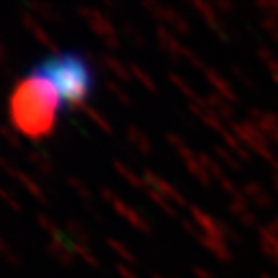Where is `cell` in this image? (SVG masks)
<instances>
[{
	"label": "cell",
	"instance_id": "cell-1",
	"mask_svg": "<svg viewBox=\"0 0 278 278\" xmlns=\"http://www.w3.org/2000/svg\"><path fill=\"white\" fill-rule=\"evenodd\" d=\"M62 97L53 81L37 68L23 75L12 89L8 101V124L20 135L43 141L56 128Z\"/></svg>",
	"mask_w": 278,
	"mask_h": 278
},
{
	"label": "cell",
	"instance_id": "cell-2",
	"mask_svg": "<svg viewBox=\"0 0 278 278\" xmlns=\"http://www.w3.org/2000/svg\"><path fill=\"white\" fill-rule=\"evenodd\" d=\"M37 70L56 85L70 110H79L83 105H87L93 85V72L81 54L60 53L41 60Z\"/></svg>",
	"mask_w": 278,
	"mask_h": 278
},
{
	"label": "cell",
	"instance_id": "cell-3",
	"mask_svg": "<svg viewBox=\"0 0 278 278\" xmlns=\"http://www.w3.org/2000/svg\"><path fill=\"white\" fill-rule=\"evenodd\" d=\"M228 128L232 129V133L244 143V147L249 153L259 155L274 170V174H278V155L270 149V139L257 128L251 120H242V122L234 120L228 124Z\"/></svg>",
	"mask_w": 278,
	"mask_h": 278
},
{
	"label": "cell",
	"instance_id": "cell-4",
	"mask_svg": "<svg viewBox=\"0 0 278 278\" xmlns=\"http://www.w3.org/2000/svg\"><path fill=\"white\" fill-rule=\"evenodd\" d=\"M77 16L89 25V29L103 41V44L107 47L108 51H118L120 49V39H118L116 27L107 18V14H103L97 8H91V6H79L77 8Z\"/></svg>",
	"mask_w": 278,
	"mask_h": 278
},
{
	"label": "cell",
	"instance_id": "cell-5",
	"mask_svg": "<svg viewBox=\"0 0 278 278\" xmlns=\"http://www.w3.org/2000/svg\"><path fill=\"white\" fill-rule=\"evenodd\" d=\"M190 216H192L193 222L199 226V230H201L203 236H209V238H214V240H222V242H228V244L230 242H240V236L236 234V230L232 226H228L220 218L209 214L203 209L192 205L190 207Z\"/></svg>",
	"mask_w": 278,
	"mask_h": 278
},
{
	"label": "cell",
	"instance_id": "cell-6",
	"mask_svg": "<svg viewBox=\"0 0 278 278\" xmlns=\"http://www.w3.org/2000/svg\"><path fill=\"white\" fill-rule=\"evenodd\" d=\"M157 41H159V47H161L164 53L168 54V58L172 60H186V62H192L195 58V53H192L188 47H183L176 33L172 31L170 27L166 25H157Z\"/></svg>",
	"mask_w": 278,
	"mask_h": 278
},
{
	"label": "cell",
	"instance_id": "cell-7",
	"mask_svg": "<svg viewBox=\"0 0 278 278\" xmlns=\"http://www.w3.org/2000/svg\"><path fill=\"white\" fill-rule=\"evenodd\" d=\"M192 6H193V10L203 18L205 23L209 25V29H211L220 41H228V39H230L224 20H222V16L216 12L213 2H207V0H193Z\"/></svg>",
	"mask_w": 278,
	"mask_h": 278
},
{
	"label": "cell",
	"instance_id": "cell-8",
	"mask_svg": "<svg viewBox=\"0 0 278 278\" xmlns=\"http://www.w3.org/2000/svg\"><path fill=\"white\" fill-rule=\"evenodd\" d=\"M143 178H145V182H147V186H151L153 190H157L159 193H162L168 201H172V203L176 205V207H192V205L188 203V199L183 197L182 193L178 192L172 183H168L162 176H159L157 172H153L151 168H145L143 170Z\"/></svg>",
	"mask_w": 278,
	"mask_h": 278
},
{
	"label": "cell",
	"instance_id": "cell-9",
	"mask_svg": "<svg viewBox=\"0 0 278 278\" xmlns=\"http://www.w3.org/2000/svg\"><path fill=\"white\" fill-rule=\"evenodd\" d=\"M0 164H2L4 172L10 176L12 180H16V182L20 183V186H22V188L27 193H31V195L35 197V199H37V201H39V203H43V205L49 203V199H47V193L43 192V188L35 182L29 174H25V172L18 170V168H16V166H12L10 162L6 161V159H2V161H0Z\"/></svg>",
	"mask_w": 278,
	"mask_h": 278
},
{
	"label": "cell",
	"instance_id": "cell-10",
	"mask_svg": "<svg viewBox=\"0 0 278 278\" xmlns=\"http://www.w3.org/2000/svg\"><path fill=\"white\" fill-rule=\"evenodd\" d=\"M22 25L25 27V31L31 33L33 37H35L39 43L43 44L47 51H51V53H53V56L60 54V49H58L56 41H54L49 33L44 31V27L41 25V23H39V20H37V18H33L29 12H23V14H22Z\"/></svg>",
	"mask_w": 278,
	"mask_h": 278
},
{
	"label": "cell",
	"instance_id": "cell-11",
	"mask_svg": "<svg viewBox=\"0 0 278 278\" xmlns=\"http://www.w3.org/2000/svg\"><path fill=\"white\" fill-rule=\"evenodd\" d=\"M203 77L207 79V83L213 87V93H216V95L224 97L226 101H230L232 105H236L240 99H238V95H236L234 87H232V83L226 79L224 75H220L216 70H213V68H205L203 70Z\"/></svg>",
	"mask_w": 278,
	"mask_h": 278
},
{
	"label": "cell",
	"instance_id": "cell-12",
	"mask_svg": "<svg viewBox=\"0 0 278 278\" xmlns=\"http://www.w3.org/2000/svg\"><path fill=\"white\" fill-rule=\"evenodd\" d=\"M112 209H114V213H116L118 216H122V218H124L131 228H135L137 232H141V234H151L149 222H147V220H145V218H143L133 207H129L126 201H122L120 197L112 203Z\"/></svg>",
	"mask_w": 278,
	"mask_h": 278
},
{
	"label": "cell",
	"instance_id": "cell-13",
	"mask_svg": "<svg viewBox=\"0 0 278 278\" xmlns=\"http://www.w3.org/2000/svg\"><path fill=\"white\" fill-rule=\"evenodd\" d=\"M228 211H230V214H232L234 218H238L242 224L249 226V228H255L257 226V214L253 213V209H251V205H249V201H247V197L244 193L234 197V199H230Z\"/></svg>",
	"mask_w": 278,
	"mask_h": 278
},
{
	"label": "cell",
	"instance_id": "cell-14",
	"mask_svg": "<svg viewBox=\"0 0 278 278\" xmlns=\"http://www.w3.org/2000/svg\"><path fill=\"white\" fill-rule=\"evenodd\" d=\"M242 193L246 195L249 203L257 205V207H261V209H272V205H274L272 195H270L261 183L255 182V180H247V182H244Z\"/></svg>",
	"mask_w": 278,
	"mask_h": 278
},
{
	"label": "cell",
	"instance_id": "cell-15",
	"mask_svg": "<svg viewBox=\"0 0 278 278\" xmlns=\"http://www.w3.org/2000/svg\"><path fill=\"white\" fill-rule=\"evenodd\" d=\"M47 253L53 257L58 265L66 268H72L75 263V255L72 253L70 244H66V240H49L47 242Z\"/></svg>",
	"mask_w": 278,
	"mask_h": 278
},
{
	"label": "cell",
	"instance_id": "cell-16",
	"mask_svg": "<svg viewBox=\"0 0 278 278\" xmlns=\"http://www.w3.org/2000/svg\"><path fill=\"white\" fill-rule=\"evenodd\" d=\"M259 247L274 265H278V232L270 224L259 226Z\"/></svg>",
	"mask_w": 278,
	"mask_h": 278
},
{
	"label": "cell",
	"instance_id": "cell-17",
	"mask_svg": "<svg viewBox=\"0 0 278 278\" xmlns=\"http://www.w3.org/2000/svg\"><path fill=\"white\" fill-rule=\"evenodd\" d=\"M249 120H251L268 139H270V135L274 133V129L278 128V116L274 112L267 110V108L253 107L249 110Z\"/></svg>",
	"mask_w": 278,
	"mask_h": 278
},
{
	"label": "cell",
	"instance_id": "cell-18",
	"mask_svg": "<svg viewBox=\"0 0 278 278\" xmlns=\"http://www.w3.org/2000/svg\"><path fill=\"white\" fill-rule=\"evenodd\" d=\"M203 249H207L211 255L220 261V263H230L234 259V253H232V247L228 246V242H222V240H214V238H209V236H203L197 240Z\"/></svg>",
	"mask_w": 278,
	"mask_h": 278
},
{
	"label": "cell",
	"instance_id": "cell-19",
	"mask_svg": "<svg viewBox=\"0 0 278 278\" xmlns=\"http://www.w3.org/2000/svg\"><path fill=\"white\" fill-rule=\"evenodd\" d=\"M99 60H101V66L110 72V74L116 77L118 81H122V83H128L131 81L133 77H131V70H129V64L126 62H122L120 58H116L114 54H103V56H99Z\"/></svg>",
	"mask_w": 278,
	"mask_h": 278
},
{
	"label": "cell",
	"instance_id": "cell-20",
	"mask_svg": "<svg viewBox=\"0 0 278 278\" xmlns=\"http://www.w3.org/2000/svg\"><path fill=\"white\" fill-rule=\"evenodd\" d=\"M190 112L199 118L207 128H211L213 131H218L220 135H222L226 129H228L224 126V122L216 116L211 108L207 107V99H205V103H201V105H190Z\"/></svg>",
	"mask_w": 278,
	"mask_h": 278
},
{
	"label": "cell",
	"instance_id": "cell-21",
	"mask_svg": "<svg viewBox=\"0 0 278 278\" xmlns=\"http://www.w3.org/2000/svg\"><path fill=\"white\" fill-rule=\"evenodd\" d=\"M25 12H29L33 18L37 20H47L51 23H62V16L54 10V6L47 4V2H37V0H25L23 2Z\"/></svg>",
	"mask_w": 278,
	"mask_h": 278
},
{
	"label": "cell",
	"instance_id": "cell-22",
	"mask_svg": "<svg viewBox=\"0 0 278 278\" xmlns=\"http://www.w3.org/2000/svg\"><path fill=\"white\" fill-rule=\"evenodd\" d=\"M205 99H207V107L211 108L224 124L226 122H228V124L234 122V107H232L230 101H226L224 97L216 95V93H209Z\"/></svg>",
	"mask_w": 278,
	"mask_h": 278
},
{
	"label": "cell",
	"instance_id": "cell-23",
	"mask_svg": "<svg viewBox=\"0 0 278 278\" xmlns=\"http://www.w3.org/2000/svg\"><path fill=\"white\" fill-rule=\"evenodd\" d=\"M126 137H128L129 143H131V145H133L143 157H149L151 151H153V143H151L149 135L139 128V126L129 124L128 128H126Z\"/></svg>",
	"mask_w": 278,
	"mask_h": 278
},
{
	"label": "cell",
	"instance_id": "cell-24",
	"mask_svg": "<svg viewBox=\"0 0 278 278\" xmlns=\"http://www.w3.org/2000/svg\"><path fill=\"white\" fill-rule=\"evenodd\" d=\"M166 77H168V81H170L172 85L176 87V89L190 101V105H201V103H205V97L199 95V93L190 85V81H188L186 77H182V75L176 74V72H168Z\"/></svg>",
	"mask_w": 278,
	"mask_h": 278
},
{
	"label": "cell",
	"instance_id": "cell-25",
	"mask_svg": "<svg viewBox=\"0 0 278 278\" xmlns=\"http://www.w3.org/2000/svg\"><path fill=\"white\" fill-rule=\"evenodd\" d=\"M27 161L31 164L35 170L39 172L41 176H47V178H51L54 174V162L51 159V155L49 153H44L41 149H33L27 153Z\"/></svg>",
	"mask_w": 278,
	"mask_h": 278
},
{
	"label": "cell",
	"instance_id": "cell-26",
	"mask_svg": "<svg viewBox=\"0 0 278 278\" xmlns=\"http://www.w3.org/2000/svg\"><path fill=\"white\" fill-rule=\"evenodd\" d=\"M112 168L116 170V174L124 180L126 183H129L133 190H143L145 192V188H147V182H145V178H143V174H135V172L129 168L128 164H124L122 161H118L114 159L112 161Z\"/></svg>",
	"mask_w": 278,
	"mask_h": 278
},
{
	"label": "cell",
	"instance_id": "cell-27",
	"mask_svg": "<svg viewBox=\"0 0 278 278\" xmlns=\"http://www.w3.org/2000/svg\"><path fill=\"white\" fill-rule=\"evenodd\" d=\"M66 234L70 236L72 242H75V244H83V246H91L93 244L91 232L79 220H75V218H68L66 220Z\"/></svg>",
	"mask_w": 278,
	"mask_h": 278
},
{
	"label": "cell",
	"instance_id": "cell-28",
	"mask_svg": "<svg viewBox=\"0 0 278 278\" xmlns=\"http://www.w3.org/2000/svg\"><path fill=\"white\" fill-rule=\"evenodd\" d=\"M129 70H131V77H133L145 91H149L151 95H157V93H159V85H157L155 77H151V74H147L137 62H129Z\"/></svg>",
	"mask_w": 278,
	"mask_h": 278
},
{
	"label": "cell",
	"instance_id": "cell-29",
	"mask_svg": "<svg viewBox=\"0 0 278 278\" xmlns=\"http://www.w3.org/2000/svg\"><path fill=\"white\" fill-rule=\"evenodd\" d=\"M197 159L201 162V166H203L207 174L211 176V180H216V182H220L222 178H226L224 170H222V164L216 161V157L213 155H209V153H197Z\"/></svg>",
	"mask_w": 278,
	"mask_h": 278
},
{
	"label": "cell",
	"instance_id": "cell-30",
	"mask_svg": "<svg viewBox=\"0 0 278 278\" xmlns=\"http://www.w3.org/2000/svg\"><path fill=\"white\" fill-rule=\"evenodd\" d=\"M220 137L224 139V147H228V149L232 151V153H234L240 161H242V162H249V161H251V155H249V151H247L246 147H244V143H242V141H240V139H238L234 133H232V129L228 128L224 133L220 135Z\"/></svg>",
	"mask_w": 278,
	"mask_h": 278
},
{
	"label": "cell",
	"instance_id": "cell-31",
	"mask_svg": "<svg viewBox=\"0 0 278 278\" xmlns=\"http://www.w3.org/2000/svg\"><path fill=\"white\" fill-rule=\"evenodd\" d=\"M145 193H147V197H149L151 201H153V203L161 209L162 213L168 214L170 218H178V207L172 203V201H168V199H166L162 193H159L157 190H153L151 186H147V188H145Z\"/></svg>",
	"mask_w": 278,
	"mask_h": 278
},
{
	"label": "cell",
	"instance_id": "cell-32",
	"mask_svg": "<svg viewBox=\"0 0 278 278\" xmlns=\"http://www.w3.org/2000/svg\"><path fill=\"white\" fill-rule=\"evenodd\" d=\"M79 110H81V112H83V114L95 124L97 128L101 129V131H105V133H108V135H114V128H112V124H110V122H108L107 118L103 116L97 108H93L91 105H83Z\"/></svg>",
	"mask_w": 278,
	"mask_h": 278
},
{
	"label": "cell",
	"instance_id": "cell-33",
	"mask_svg": "<svg viewBox=\"0 0 278 278\" xmlns=\"http://www.w3.org/2000/svg\"><path fill=\"white\" fill-rule=\"evenodd\" d=\"M213 153L216 155L218 162L226 164L228 168H232L234 172H242V168H244V166H242V161H240V159H238L228 147H224V145H214Z\"/></svg>",
	"mask_w": 278,
	"mask_h": 278
},
{
	"label": "cell",
	"instance_id": "cell-34",
	"mask_svg": "<svg viewBox=\"0 0 278 278\" xmlns=\"http://www.w3.org/2000/svg\"><path fill=\"white\" fill-rule=\"evenodd\" d=\"M70 247H72V253H74L77 259H81L87 267H91V268L101 267V263H99L97 255L93 253V247L91 246H83V244H75V242H72Z\"/></svg>",
	"mask_w": 278,
	"mask_h": 278
},
{
	"label": "cell",
	"instance_id": "cell-35",
	"mask_svg": "<svg viewBox=\"0 0 278 278\" xmlns=\"http://www.w3.org/2000/svg\"><path fill=\"white\" fill-rule=\"evenodd\" d=\"M183 164H186V170L190 172V174H192L193 178L201 183L203 188H211L213 180H211V176L207 174V170H205L203 166H201V162H199V159H197V157H195V159H192V161L183 162Z\"/></svg>",
	"mask_w": 278,
	"mask_h": 278
},
{
	"label": "cell",
	"instance_id": "cell-36",
	"mask_svg": "<svg viewBox=\"0 0 278 278\" xmlns=\"http://www.w3.org/2000/svg\"><path fill=\"white\" fill-rule=\"evenodd\" d=\"M107 246L122 259L124 265H137V257L129 251L128 246H124L122 242H118L116 238H107Z\"/></svg>",
	"mask_w": 278,
	"mask_h": 278
},
{
	"label": "cell",
	"instance_id": "cell-37",
	"mask_svg": "<svg viewBox=\"0 0 278 278\" xmlns=\"http://www.w3.org/2000/svg\"><path fill=\"white\" fill-rule=\"evenodd\" d=\"M66 186H68L83 203H89V201L93 199V192L89 190V186H87L83 180H79V178H75V176H68V178H66Z\"/></svg>",
	"mask_w": 278,
	"mask_h": 278
},
{
	"label": "cell",
	"instance_id": "cell-38",
	"mask_svg": "<svg viewBox=\"0 0 278 278\" xmlns=\"http://www.w3.org/2000/svg\"><path fill=\"white\" fill-rule=\"evenodd\" d=\"M37 222H39V226L43 228V232L51 240H62L64 238L66 232H62L58 226H56V222H54L51 216H47L44 213H37Z\"/></svg>",
	"mask_w": 278,
	"mask_h": 278
},
{
	"label": "cell",
	"instance_id": "cell-39",
	"mask_svg": "<svg viewBox=\"0 0 278 278\" xmlns=\"http://www.w3.org/2000/svg\"><path fill=\"white\" fill-rule=\"evenodd\" d=\"M166 27H170L176 35H190V31H192V25H190V22L183 18L180 12H176V10H174V14H172L170 22H168Z\"/></svg>",
	"mask_w": 278,
	"mask_h": 278
},
{
	"label": "cell",
	"instance_id": "cell-40",
	"mask_svg": "<svg viewBox=\"0 0 278 278\" xmlns=\"http://www.w3.org/2000/svg\"><path fill=\"white\" fill-rule=\"evenodd\" d=\"M124 33H126V37H128L131 43L135 44L137 49H145V44H147V39H145V35L139 31L137 27L133 25V23L126 22L124 23Z\"/></svg>",
	"mask_w": 278,
	"mask_h": 278
},
{
	"label": "cell",
	"instance_id": "cell-41",
	"mask_svg": "<svg viewBox=\"0 0 278 278\" xmlns=\"http://www.w3.org/2000/svg\"><path fill=\"white\" fill-rule=\"evenodd\" d=\"M105 85H107V89L112 93V97H114L116 101H120L124 107H131V99H129V95L124 91V87L118 85L114 79H107V81H105Z\"/></svg>",
	"mask_w": 278,
	"mask_h": 278
},
{
	"label": "cell",
	"instance_id": "cell-42",
	"mask_svg": "<svg viewBox=\"0 0 278 278\" xmlns=\"http://www.w3.org/2000/svg\"><path fill=\"white\" fill-rule=\"evenodd\" d=\"M255 8L263 12V18H270L278 22V0H257Z\"/></svg>",
	"mask_w": 278,
	"mask_h": 278
},
{
	"label": "cell",
	"instance_id": "cell-43",
	"mask_svg": "<svg viewBox=\"0 0 278 278\" xmlns=\"http://www.w3.org/2000/svg\"><path fill=\"white\" fill-rule=\"evenodd\" d=\"M0 253L6 259V263L12 265V267H20V265H22V259L18 255V251H16L6 240H0Z\"/></svg>",
	"mask_w": 278,
	"mask_h": 278
},
{
	"label": "cell",
	"instance_id": "cell-44",
	"mask_svg": "<svg viewBox=\"0 0 278 278\" xmlns=\"http://www.w3.org/2000/svg\"><path fill=\"white\" fill-rule=\"evenodd\" d=\"M2 137L6 139V143L10 145L12 149H16V151L22 149V139H20L18 131L12 128L10 124H4V126H2Z\"/></svg>",
	"mask_w": 278,
	"mask_h": 278
},
{
	"label": "cell",
	"instance_id": "cell-45",
	"mask_svg": "<svg viewBox=\"0 0 278 278\" xmlns=\"http://www.w3.org/2000/svg\"><path fill=\"white\" fill-rule=\"evenodd\" d=\"M214 8H216V12L224 18V16H230L232 12L236 10V6L232 4V0H216V2H213Z\"/></svg>",
	"mask_w": 278,
	"mask_h": 278
},
{
	"label": "cell",
	"instance_id": "cell-46",
	"mask_svg": "<svg viewBox=\"0 0 278 278\" xmlns=\"http://www.w3.org/2000/svg\"><path fill=\"white\" fill-rule=\"evenodd\" d=\"M257 56H259L261 62H265V66H270L276 60V54L272 53L268 47H259V49H257Z\"/></svg>",
	"mask_w": 278,
	"mask_h": 278
},
{
	"label": "cell",
	"instance_id": "cell-47",
	"mask_svg": "<svg viewBox=\"0 0 278 278\" xmlns=\"http://www.w3.org/2000/svg\"><path fill=\"white\" fill-rule=\"evenodd\" d=\"M182 228L188 232L190 236H193V238H201V230H199V226L193 222L192 218H182Z\"/></svg>",
	"mask_w": 278,
	"mask_h": 278
},
{
	"label": "cell",
	"instance_id": "cell-48",
	"mask_svg": "<svg viewBox=\"0 0 278 278\" xmlns=\"http://www.w3.org/2000/svg\"><path fill=\"white\" fill-rule=\"evenodd\" d=\"M230 72H232V74H234L236 77H238V79H240V81H242V83H244L246 87H249V89H255V83L251 81V77L244 74V72H242V70H240L238 66H234V64L230 66Z\"/></svg>",
	"mask_w": 278,
	"mask_h": 278
},
{
	"label": "cell",
	"instance_id": "cell-49",
	"mask_svg": "<svg viewBox=\"0 0 278 278\" xmlns=\"http://www.w3.org/2000/svg\"><path fill=\"white\" fill-rule=\"evenodd\" d=\"M0 197H2L4 201H6V205L10 207L12 211H16V213H22V211H23V209H22V205L18 203V201H16L14 197H12L10 192H8V190H0Z\"/></svg>",
	"mask_w": 278,
	"mask_h": 278
},
{
	"label": "cell",
	"instance_id": "cell-50",
	"mask_svg": "<svg viewBox=\"0 0 278 278\" xmlns=\"http://www.w3.org/2000/svg\"><path fill=\"white\" fill-rule=\"evenodd\" d=\"M101 199H103L105 203H108L110 207H112V203H114V201L118 199V195L112 192L110 188H103V190H101Z\"/></svg>",
	"mask_w": 278,
	"mask_h": 278
},
{
	"label": "cell",
	"instance_id": "cell-51",
	"mask_svg": "<svg viewBox=\"0 0 278 278\" xmlns=\"http://www.w3.org/2000/svg\"><path fill=\"white\" fill-rule=\"evenodd\" d=\"M116 272L120 274V278H137V274L131 268H128V265H124V263H118Z\"/></svg>",
	"mask_w": 278,
	"mask_h": 278
},
{
	"label": "cell",
	"instance_id": "cell-52",
	"mask_svg": "<svg viewBox=\"0 0 278 278\" xmlns=\"http://www.w3.org/2000/svg\"><path fill=\"white\" fill-rule=\"evenodd\" d=\"M193 276L195 278H216L213 272H209V270L203 267H193Z\"/></svg>",
	"mask_w": 278,
	"mask_h": 278
},
{
	"label": "cell",
	"instance_id": "cell-53",
	"mask_svg": "<svg viewBox=\"0 0 278 278\" xmlns=\"http://www.w3.org/2000/svg\"><path fill=\"white\" fill-rule=\"evenodd\" d=\"M267 68H268V72H270V75H272V79H274V83L278 85V58L270 66H267Z\"/></svg>",
	"mask_w": 278,
	"mask_h": 278
},
{
	"label": "cell",
	"instance_id": "cell-54",
	"mask_svg": "<svg viewBox=\"0 0 278 278\" xmlns=\"http://www.w3.org/2000/svg\"><path fill=\"white\" fill-rule=\"evenodd\" d=\"M272 186H274V190L278 192V174H272Z\"/></svg>",
	"mask_w": 278,
	"mask_h": 278
},
{
	"label": "cell",
	"instance_id": "cell-55",
	"mask_svg": "<svg viewBox=\"0 0 278 278\" xmlns=\"http://www.w3.org/2000/svg\"><path fill=\"white\" fill-rule=\"evenodd\" d=\"M270 226H272V228H274V230L278 232V216H274V218H272V222H270Z\"/></svg>",
	"mask_w": 278,
	"mask_h": 278
},
{
	"label": "cell",
	"instance_id": "cell-56",
	"mask_svg": "<svg viewBox=\"0 0 278 278\" xmlns=\"http://www.w3.org/2000/svg\"><path fill=\"white\" fill-rule=\"evenodd\" d=\"M151 278H168V276H164V274H161V272H153Z\"/></svg>",
	"mask_w": 278,
	"mask_h": 278
},
{
	"label": "cell",
	"instance_id": "cell-57",
	"mask_svg": "<svg viewBox=\"0 0 278 278\" xmlns=\"http://www.w3.org/2000/svg\"><path fill=\"white\" fill-rule=\"evenodd\" d=\"M259 278H274V276H270V274H267V272H261V274H259Z\"/></svg>",
	"mask_w": 278,
	"mask_h": 278
},
{
	"label": "cell",
	"instance_id": "cell-58",
	"mask_svg": "<svg viewBox=\"0 0 278 278\" xmlns=\"http://www.w3.org/2000/svg\"><path fill=\"white\" fill-rule=\"evenodd\" d=\"M170 278H178V276H170Z\"/></svg>",
	"mask_w": 278,
	"mask_h": 278
}]
</instances>
